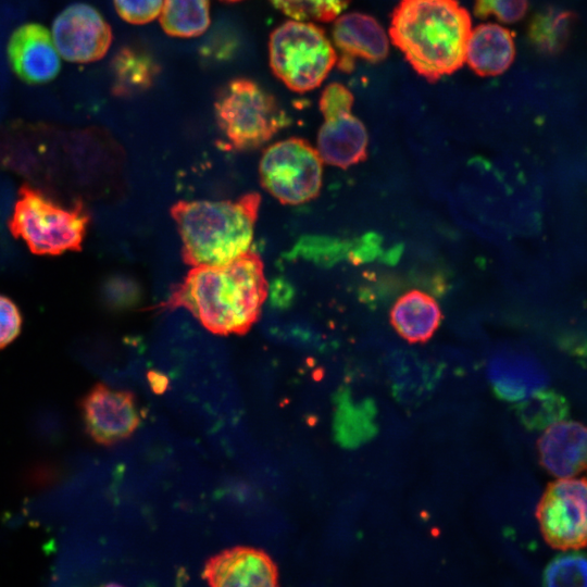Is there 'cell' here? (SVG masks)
Returning a JSON list of instances; mask_svg holds the SVG:
<instances>
[{
	"instance_id": "obj_26",
	"label": "cell",
	"mask_w": 587,
	"mask_h": 587,
	"mask_svg": "<svg viewBox=\"0 0 587 587\" xmlns=\"http://www.w3.org/2000/svg\"><path fill=\"white\" fill-rule=\"evenodd\" d=\"M118 16L134 25L148 24L160 15L163 0H113Z\"/></svg>"
},
{
	"instance_id": "obj_11",
	"label": "cell",
	"mask_w": 587,
	"mask_h": 587,
	"mask_svg": "<svg viewBox=\"0 0 587 587\" xmlns=\"http://www.w3.org/2000/svg\"><path fill=\"white\" fill-rule=\"evenodd\" d=\"M203 578L213 587L278 585V570L263 550L237 546L211 557L203 569Z\"/></svg>"
},
{
	"instance_id": "obj_24",
	"label": "cell",
	"mask_w": 587,
	"mask_h": 587,
	"mask_svg": "<svg viewBox=\"0 0 587 587\" xmlns=\"http://www.w3.org/2000/svg\"><path fill=\"white\" fill-rule=\"evenodd\" d=\"M284 14L299 21L329 22L335 20L351 0H270Z\"/></svg>"
},
{
	"instance_id": "obj_5",
	"label": "cell",
	"mask_w": 587,
	"mask_h": 587,
	"mask_svg": "<svg viewBox=\"0 0 587 587\" xmlns=\"http://www.w3.org/2000/svg\"><path fill=\"white\" fill-rule=\"evenodd\" d=\"M215 120L227 141L238 150H250L270 141L288 124L277 99L257 82L234 78L214 101Z\"/></svg>"
},
{
	"instance_id": "obj_22",
	"label": "cell",
	"mask_w": 587,
	"mask_h": 587,
	"mask_svg": "<svg viewBox=\"0 0 587 587\" xmlns=\"http://www.w3.org/2000/svg\"><path fill=\"white\" fill-rule=\"evenodd\" d=\"M569 412L566 398L545 387L523 399L519 408L522 422L532 429L547 428L564 420Z\"/></svg>"
},
{
	"instance_id": "obj_8",
	"label": "cell",
	"mask_w": 587,
	"mask_h": 587,
	"mask_svg": "<svg viewBox=\"0 0 587 587\" xmlns=\"http://www.w3.org/2000/svg\"><path fill=\"white\" fill-rule=\"evenodd\" d=\"M546 541L560 550L587 546V479L559 478L548 485L537 508Z\"/></svg>"
},
{
	"instance_id": "obj_13",
	"label": "cell",
	"mask_w": 587,
	"mask_h": 587,
	"mask_svg": "<svg viewBox=\"0 0 587 587\" xmlns=\"http://www.w3.org/2000/svg\"><path fill=\"white\" fill-rule=\"evenodd\" d=\"M352 107L322 111L324 122L317 133V152L323 162L348 168L367 158L369 135Z\"/></svg>"
},
{
	"instance_id": "obj_21",
	"label": "cell",
	"mask_w": 587,
	"mask_h": 587,
	"mask_svg": "<svg viewBox=\"0 0 587 587\" xmlns=\"http://www.w3.org/2000/svg\"><path fill=\"white\" fill-rule=\"evenodd\" d=\"M113 90L132 95L147 89L157 75V64L139 49H121L113 60Z\"/></svg>"
},
{
	"instance_id": "obj_7",
	"label": "cell",
	"mask_w": 587,
	"mask_h": 587,
	"mask_svg": "<svg viewBox=\"0 0 587 587\" xmlns=\"http://www.w3.org/2000/svg\"><path fill=\"white\" fill-rule=\"evenodd\" d=\"M262 187L283 204H301L322 188L323 160L305 139L291 137L270 146L259 166Z\"/></svg>"
},
{
	"instance_id": "obj_6",
	"label": "cell",
	"mask_w": 587,
	"mask_h": 587,
	"mask_svg": "<svg viewBox=\"0 0 587 587\" xmlns=\"http://www.w3.org/2000/svg\"><path fill=\"white\" fill-rule=\"evenodd\" d=\"M270 66L290 90L307 92L317 88L337 62V54L317 25L292 20L270 35Z\"/></svg>"
},
{
	"instance_id": "obj_16",
	"label": "cell",
	"mask_w": 587,
	"mask_h": 587,
	"mask_svg": "<svg viewBox=\"0 0 587 587\" xmlns=\"http://www.w3.org/2000/svg\"><path fill=\"white\" fill-rule=\"evenodd\" d=\"M541 465L558 478L573 477L587 469V427L559 421L548 426L538 441Z\"/></svg>"
},
{
	"instance_id": "obj_1",
	"label": "cell",
	"mask_w": 587,
	"mask_h": 587,
	"mask_svg": "<svg viewBox=\"0 0 587 587\" xmlns=\"http://www.w3.org/2000/svg\"><path fill=\"white\" fill-rule=\"evenodd\" d=\"M266 297L264 264L250 249L222 265L191 266L163 307L187 310L212 334L245 335Z\"/></svg>"
},
{
	"instance_id": "obj_2",
	"label": "cell",
	"mask_w": 587,
	"mask_h": 587,
	"mask_svg": "<svg viewBox=\"0 0 587 587\" xmlns=\"http://www.w3.org/2000/svg\"><path fill=\"white\" fill-rule=\"evenodd\" d=\"M471 32V15L458 0H399L389 26L392 43L430 83L463 66Z\"/></svg>"
},
{
	"instance_id": "obj_29",
	"label": "cell",
	"mask_w": 587,
	"mask_h": 587,
	"mask_svg": "<svg viewBox=\"0 0 587 587\" xmlns=\"http://www.w3.org/2000/svg\"><path fill=\"white\" fill-rule=\"evenodd\" d=\"M223 1L236 2V1H240V0H223Z\"/></svg>"
},
{
	"instance_id": "obj_20",
	"label": "cell",
	"mask_w": 587,
	"mask_h": 587,
	"mask_svg": "<svg viewBox=\"0 0 587 587\" xmlns=\"http://www.w3.org/2000/svg\"><path fill=\"white\" fill-rule=\"evenodd\" d=\"M160 24L168 36L193 38L205 33L210 25L208 0H163Z\"/></svg>"
},
{
	"instance_id": "obj_10",
	"label": "cell",
	"mask_w": 587,
	"mask_h": 587,
	"mask_svg": "<svg viewBox=\"0 0 587 587\" xmlns=\"http://www.w3.org/2000/svg\"><path fill=\"white\" fill-rule=\"evenodd\" d=\"M88 435L98 444L111 446L129 438L140 425V413L133 392L96 384L82 401Z\"/></svg>"
},
{
	"instance_id": "obj_14",
	"label": "cell",
	"mask_w": 587,
	"mask_h": 587,
	"mask_svg": "<svg viewBox=\"0 0 587 587\" xmlns=\"http://www.w3.org/2000/svg\"><path fill=\"white\" fill-rule=\"evenodd\" d=\"M333 39L340 51L338 66L350 72L355 59L371 63L384 61L388 55L387 35L373 16L351 12L337 16L333 27Z\"/></svg>"
},
{
	"instance_id": "obj_15",
	"label": "cell",
	"mask_w": 587,
	"mask_h": 587,
	"mask_svg": "<svg viewBox=\"0 0 587 587\" xmlns=\"http://www.w3.org/2000/svg\"><path fill=\"white\" fill-rule=\"evenodd\" d=\"M496 394L508 401H520L547 384L541 364L528 352L504 347L495 352L487 365Z\"/></svg>"
},
{
	"instance_id": "obj_3",
	"label": "cell",
	"mask_w": 587,
	"mask_h": 587,
	"mask_svg": "<svg viewBox=\"0 0 587 587\" xmlns=\"http://www.w3.org/2000/svg\"><path fill=\"white\" fill-rule=\"evenodd\" d=\"M261 196L236 200H180L171 208L182 240L183 260L190 266L222 265L250 250Z\"/></svg>"
},
{
	"instance_id": "obj_28",
	"label": "cell",
	"mask_w": 587,
	"mask_h": 587,
	"mask_svg": "<svg viewBox=\"0 0 587 587\" xmlns=\"http://www.w3.org/2000/svg\"><path fill=\"white\" fill-rule=\"evenodd\" d=\"M149 380L154 392L162 394L166 389L167 380L165 376L151 372L149 373Z\"/></svg>"
},
{
	"instance_id": "obj_12",
	"label": "cell",
	"mask_w": 587,
	"mask_h": 587,
	"mask_svg": "<svg viewBox=\"0 0 587 587\" xmlns=\"http://www.w3.org/2000/svg\"><path fill=\"white\" fill-rule=\"evenodd\" d=\"M8 57L14 73L28 84L48 83L61 68L53 38L37 23H27L14 30L9 40Z\"/></svg>"
},
{
	"instance_id": "obj_9",
	"label": "cell",
	"mask_w": 587,
	"mask_h": 587,
	"mask_svg": "<svg viewBox=\"0 0 587 587\" xmlns=\"http://www.w3.org/2000/svg\"><path fill=\"white\" fill-rule=\"evenodd\" d=\"M52 35L59 54L74 63L100 60L112 42L111 26L97 9L86 3L65 8L53 22Z\"/></svg>"
},
{
	"instance_id": "obj_18",
	"label": "cell",
	"mask_w": 587,
	"mask_h": 587,
	"mask_svg": "<svg viewBox=\"0 0 587 587\" xmlns=\"http://www.w3.org/2000/svg\"><path fill=\"white\" fill-rule=\"evenodd\" d=\"M442 313L437 301L417 289L407 291L390 310V323L411 344L425 342L439 327Z\"/></svg>"
},
{
	"instance_id": "obj_27",
	"label": "cell",
	"mask_w": 587,
	"mask_h": 587,
	"mask_svg": "<svg viewBox=\"0 0 587 587\" xmlns=\"http://www.w3.org/2000/svg\"><path fill=\"white\" fill-rule=\"evenodd\" d=\"M22 323L18 307L7 296L0 295V349L18 336Z\"/></svg>"
},
{
	"instance_id": "obj_17",
	"label": "cell",
	"mask_w": 587,
	"mask_h": 587,
	"mask_svg": "<svg viewBox=\"0 0 587 587\" xmlns=\"http://www.w3.org/2000/svg\"><path fill=\"white\" fill-rule=\"evenodd\" d=\"M515 58L514 35L508 28L483 23L472 29L465 62L472 71L482 77L503 74Z\"/></svg>"
},
{
	"instance_id": "obj_23",
	"label": "cell",
	"mask_w": 587,
	"mask_h": 587,
	"mask_svg": "<svg viewBox=\"0 0 587 587\" xmlns=\"http://www.w3.org/2000/svg\"><path fill=\"white\" fill-rule=\"evenodd\" d=\"M544 583L554 587L587 586V554L573 550L559 554L547 565Z\"/></svg>"
},
{
	"instance_id": "obj_19",
	"label": "cell",
	"mask_w": 587,
	"mask_h": 587,
	"mask_svg": "<svg viewBox=\"0 0 587 587\" xmlns=\"http://www.w3.org/2000/svg\"><path fill=\"white\" fill-rule=\"evenodd\" d=\"M577 15L571 10L548 5L529 21L527 37L540 54L554 57L562 53L574 32Z\"/></svg>"
},
{
	"instance_id": "obj_25",
	"label": "cell",
	"mask_w": 587,
	"mask_h": 587,
	"mask_svg": "<svg viewBox=\"0 0 587 587\" xmlns=\"http://www.w3.org/2000/svg\"><path fill=\"white\" fill-rule=\"evenodd\" d=\"M528 9V0H475L474 13L480 18L495 16L502 23H516Z\"/></svg>"
},
{
	"instance_id": "obj_4",
	"label": "cell",
	"mask_w": 587,
	"mask_h": 587,
	"mask_svg": "<svg viewBox=\"0 0 587 587\" xmlns=\"http://www.w3.org/2000/svg\"><path fill=\"white\" fill-rule=\"evenodd\" d=\"M89 223V212L80 200L63 207L40 190L23 184L9 220V229L34 254L60 255L82 249Z\"/></svg>"
}]
</instances>
